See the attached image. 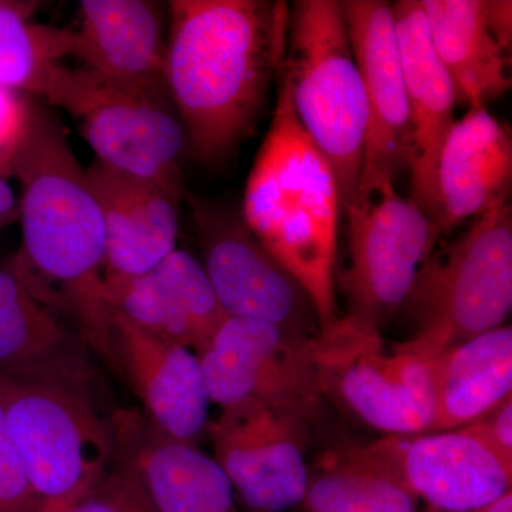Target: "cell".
Here are the masks:
<instances>
[{"mask_svg":"<svg viewBox=\"0 0 512 512\" xmlns=\"http://www.w3.org/2000/svg\"><path fill=\"white\" fill-rule=\"evenodd\" d=\"M106 234V274L138 276L177 249L180 201L160 185L94 160L86 168Z\"/></svg>","mask_w":512,"mask_h":512,"instance_id":"21","label":"cell"},{"mask_svg":"<svg viewBox=\"0 0 512 512\" xmlns=\"http://www.w3.org/2000/svg\"><path fill=\"white\" fill-rule=\"evenodd\" d=\"M404 305L414 332L393 350L421 362L504 326L512 308L510 200L474 218L439 254L431 252Z\"/></svg>","mask_w":512,"mask_h":512,"instance_id":"5","label":"cell"},{"mask_svg":"<svg viewBox=\"0 0 512 512\" xmlns=\"http://www.w3.org/2000/svg\"><path fill=\"white\" fill-rule=\"evenodd\" d=\"M417 501L399 481L346 451L309 477L302 505L308 512H417Z\"/></svg>","mask_w":512,"mask_h":512,"instance_id":"25","label":"cell"},{"mask_svg":"<svg viewBox=\"0 0 512 512\" xmlns=\"http://www.w3.org/2000/svg\"><path fill=\"white\" fill-rule=\"evenodd\" d=\"M349 266L340 285L350 318L376 330L402 309L440 237L436 222L394 183L357 198L345 211Z\"/></svg>","mask_w":512,"mask_h":512,"instance_id":"8","label":"cell"},{"mask_svg":"<svg viewBox=\"0 0 512 512\" xmlns=\"http://www.w3.org/2000/svg\"><path fill=\"white\" fill-rule=\"evenodd\" d=\"M77 348L59 316L0 266V373L16 372Z\"/></svg>","mask_w":512,"mask_h":512,"instance_id":"24","label":"cell"},{"mask_svg":"<svg viewBox=\"0 0 512 512\" xmlns=\"http://www.w3.org/2000/svg\"><path fill=\"white\" fill-rule=\"evenodd\" d=\"M0 404L37 497L67 511L103 480L116 454L80 349L0 373Z\"/></svg>","mask_w":512,"mask_h":512,"instance_id":"4","label":"cell"},{"mask_svg":"<svg viewBox=\"0 0 512 512\" xmlns=\"http://www.w3.org/2000/svg\"><path fill=\"white\" fill-rule=\"evenodd\" d=\"M282 69L299 123L332 165L345 211L359 184L369 111L340 2L289 6Z\"/></svg>","mask_w":512,"mask_h":512,"instance_id":"6","label":"cell"},{"mask_svg":"<svg viewBox=\"0 0 512 512\" xmlns=\"http://www.w3.org/2000/svg\"><path fill=\"white\" fill-rule=\"evenodd\" d=\"M13 173L22 185V255L13 269L40 302L72 316L107 357L114 308L103 217L63 124L35 97Z\"/></svg>","mask_w":512,"mask_h":512,"instance_id":"2","label":"cell"},{"mask_svg":"<svg viewBox=\"0 0 512 512\" xmlns=\"http://www.w3.org/2000/svg\"><path fill=\"white\" fill-rule=\"evenodd\" d=\"M117 456L136 468L157 512H238L234 487L197 444L171 439L148 417H113Z\"/></svg>","mask_w":512,"mask_h":512,"instance_id":"20","label":"cell"},{"mask_svg":"<svg viewBox=\"0 0 512 512\" xmlns=\"http://www.w3.org/2000/svg\"><path fill=\"white\" fill-rule=\"evenodd\" d=\"M70 56L103 82L171 103L164 82L163 9L150 0H82Z\"/></svg>","mask_w":512,"mask_h":512,"instance_id":"16","label":"cell"},{"mask_svg":"<svg viewBox=\"0 0 512 512\" xmlns=\"http://www.w3.org/2000/svg\"><path fill=\"white\" fill-rule=\"evenodd\" d=\"M471 424L501 457L512 463V396Z\"/></svg>","mask_w":512,"mask_h":512,"instance_id":"30","label":"cell"},{"mask_svg":"<svg viewBox=\"0 0 512 512\" xmlns=\"http://www.w3.org/2000/svg\"><path fill=\"white\" fill-rule=\"evenodd\" d=\"M72 49V29L33 25L23 6L0 3V86L35 97Z\"/></svg>","mask_w":512,"mask_h":512,"instance_id":"26","label":"cell"},{"mask_svg":"<svg viewBox=\"0 0 512 512\" xmlns=\"http://www.w3.org/2000/svg\"><path fill=\"white\" fill-rule=\"evenodd\" d=\"M282 60L274 116L248 175L241 215L308 293L323 333L340 319L336 262L342 201L332 165L293 110Z\"/></svg>","mask_w":512,"mask_h":512,"instance_id":"3","label":"cell"},{"mask_svg":"<svg viewBox=\"0 0 512 512\" xmlns=\"http://www.w3.org/2000/svg\"><path fill=\"white\" fill-rule=\"evenodd\" d=\"M340 5L369 111L355 201L380 185L396 183L397 174L409 170L412 127L392 3L345 0Z\"/></svg>","mask_w":512,"mask_h":512,"instance_id":"13","label":"cell"},{"mask_svg":"<svg viewBox=\"0 0 512 512\" xmlns=\"http://www.w3.org/2000/svg\"><path fill=\"white\" fill-rule=\"evenodd\" d=\"M106 285L117 312L147 332L194 350L195 355L207 348L228 318L204 266L180 249L146 274H106Z\"/></svg>","mask_w":512,"mask_h":512,"instance_id":"18","label":"cell"},{"mask_svg":"<svg viewBox=\"0 0 512 512\" xmlns=\"http://www.w3.org/2000/svg\"><path fill=\"white\" fill-rule=\"evenodd\" d=\"M30 121V96L0 86V175L13 173Z\"/></svg>","mask_w":512,"mask_h":512,"instance_id":"29","label":"cell"},{"mask_svg":"<svg viewBox=\"0 0 512 512\" xmlns=\"http://www.w3.org/2000/svg\"><path fill=\"white\" fill-rule=\"evenodd\" d=\"M348 453L399 481L417 500L439 511L476 512L511 491L512 463L473 424L389 436Z\"/></svg>","mask_w":512,"mask_h":512,"instance_id":"12","label":"cell"},{"mask_svg":"<svg viewBox=\"0 0 512 512\" xmlns=\"http://www.w3.org/2000/svg\"><path fill=\"white\" fill-rule=\"evenodd\" d=\"M323 394L390 436L431 433L436 419L429 363L384 352L379 330L346 316L318 336Z\"/></svg>","mask_w":512,"mask_h":512,"instance_id":"9","label":"cell"},{"mask_svg":"<svg viewBox=\"0 0 512 512\" xmlns=\"http://www.w3.org/2000/svg\"><path fill=\"white\" fill-rule=\"evenodd\" d=\"M107 359L126 376L148 420L168 437L195 444L207 430L211 399L192 350L147 332L114 309Z\"/></svg>","mask_w":512,"mask_h":512,"instance_id":"15","label":"cell"},{"mask_svg":"<svg viewBox=\"0 0 512 512\" xmlns=\"http://www.w3.org/2000/svg\"><path fill=\"white\" fill-rule=\"evenodd\" d=\"M476 512H512V493L508 491L503 497L495 500L494 503L485 505L484 508Z\"/></svg>","mask_w":512,"mask_h":512,"instance_id":"32","label":"cell"},{"mask_svg":"<svg viewBox=\"0 0 512 512\" xmlns=\"http://www.w3.org/2000/svg\"><path fill=\"white\" fill-rule=\"evenodd\" d=\"M15 211V194H13L12 187H10L8 181H6V177L0 175V224L8 220L9 217H12Z\"/></svg>","mask_w":512,"mask_h":512,"instance_id":"31","label":"cell"},{"mask_svg":"<svg viewBox=\"0 0 512 512\" xmlns=\"http://www.w3.org/2000/svg\"><path fill=\"white\" fill-rule=\"evenodd\" d=\"M427 363L436 402L433 431L466 427L511 396L512 328L490 330Z\"/></svg>","mask_w":512,"mask_h":512,"instance_id":"23","label":"cell"},{"mask_svg":"<svg viewBox=\"0 0 512 512\" xmlns=\"http://www.w3.org/2000/svg\"><path fill=\"white\" fill-rule=\"evenodd\" d=\"M512 137L507 124L487 107L468 109L448 131L437 163L440 235L510 200Z\"/></svg>","mask_w":512,"mask_h":512,"instance_id":"22","label":"cell"},{"mask_svg":"<svg viewBox=\"0 0 512 512\" xmlns=\"http://www.w3.org/2000/svg\"><path fill=\"white\" fill-rule=\"evenodd\" d=\"M318 336L301 338L272 323L228 316L197 355L211 403L222 409L261 404L312 420L325 396Z\"/></svg>","mask_w":512,"mask_h":512,"instance_id":"10","label":"cell"},{"mask_svg":"<svg viewBox=\"0 0 512 512\" xmlns=\"http://www.w3.org/2000/svg\"><path fill=\"white\" fill-rule=\"evenodd\" d=\"M64 512H157L138 477L136 468L126 458L114 454L106 476L82 500Z\"/></svg>","mask_w":512,"mask_h":512,"instance_id":"27","label":"cell"},{"mask_svg":"<svg viewBox=\"0 0 512 512\" xmlns=\"http://www.w3.org/2000/svg\"><path fill=\"white\" fill-rule=\"evenodd\" d=\"M42 512H64V511L59 510V508L50 507V505H45V507H43Z\"/></svg>","mask_w":512,"mask_h":512,"instance_id":"33","label":"cell"},{"mask_svg":"<svg viewBox=\"0 0 512 512\" xmlns=\"http://www.w3.org/2000/svg\"><path fill=\"white\" fill-rule=\"evenodd\" d=\"M168 10L164 82L187 153L220 161L258 123L285 55L288 3L174 0Z\"/></svg>","mask_w":512,"mask_h":512,"instance_id":"1","label":"cell"},{"mask_svg":"<svg viewBox=\"0 0 512 512\" xmlns=\"http://www.w3.org/2000/svg\"><path fill=\"white\" fill-rule=\"evenodd\" d=\"M457 103L487 107L511 89L510 0H420Z\"/></svg>","mask_w":512,"mask_h":512,"instance_id":"17","label":"cell"},{"mask_svg":"<svg viewBox=\"0 0 512 512\" xmlns=\"http://www.w3.org/2000/svg\"><path fill=\"white\" fill-rule=\"evenodd\" d=\"M43 507L45 504L30 484L0 404V512H42Z\"/></svg>","mask_w":512,"mask_h":512,"instance_id":"28","label":"cell"},{"mask_svg":"<svg viewBox=\"0 0 512 512\" xmlns=\"http://www.w3.org/2000/svg\"><path fill=\"white\" fill-rule=\"evenodd\" d=\"M202 266L228 316L272 323L301 338L320 333L308 293L252 234L241 214L188 197Z\"/></svg>","mask_w":512,"mask_h":512,"instance_id":"11","label":"cell"},{"mask_svg":"<svg viewBox=\"0 0 512 512\" xmlns=\"http://www.w3.org/2000/svg\"><path fill=\"white\" fill-rule=\"evenodd\" d=\"M392 6L412 127L410 200L434 221L437 163L448 131L456 123V93L446 67L431 45L420 0H400Z\"/></svg>","mask_w":512,"mask_h":512,"instance_id":"19","label":"cell"},{"mask_svg":"<svg viewBox=\"0 0 512 512\" xmlns=\"http://www.w3.org/2000/svg\"><path fill=\"white\" fill-rule=\"evenodd\" d=\"M309 419L261 404L222 409L208 423L218 466L255 512L302 504L309 483L303 447Z\"/></svg>","mask_w":512,"mask_h":512,"instance_id":"14","label":"cell"},{"mask_svg":"<svg viewBox=\"0 0 512 512\" xmlns=\"http://www.w3.org/2000/svg\"><path fill=\"white\" fill-rule=\"evenodd\" d=\"M35 99L73 117L97 161L183 200L187 137L173 104L126 92L64 63L46 74Z\"/></svg>","mask_w":512,"mask_h":512,"instance_id":"7","label":"cell"}]
</instances>
